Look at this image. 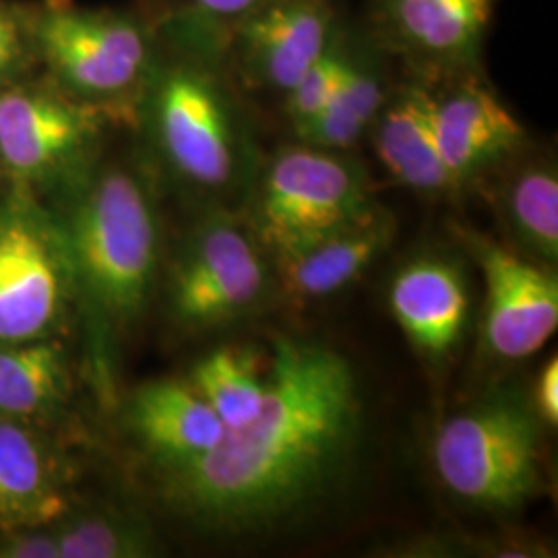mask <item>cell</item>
Returning a JSON list of instances; mask_svg holds the SVG:
<instances>
[{
    "label": "cell",
    "mask_w": 558,
    "mask_h": 558,
    "mask_svg": "<svg viewBox=\"0 0 558 558\" xmlns=\"http://www.w3.org/2000/svg\"><path fill=\"white\" fill-rule=\"evenodd\" d=\"M23 54L25 41L20 21L0 2V83L15 75Z\"/></svg>",
    "instance_id": "27"
},
{
    "label": "cell",
    "mask_w": 558,
    "mask_h": 558,
    "mask_svg": "<svg viewBox=\"0 0 558 558\" xmlns=\"http://www.w3.org/2000/svg\"><path fill=\"white\" fill-rule=\"evenodd\" d=\"M389 306L412 345L424 356L439 360L458 345L470 315V294L453 263L422 257L396 274Z\"/></svg>",
    "instance_id": "16"
},
{
    "label": "cell",
    "mask_w": 558,
    "mask_h": 558,
    "mask_svg": "<svg viewBox=\"0 0 558 558\" xmlns=\"http://www.w3.org/2000/svg\"><path fill=\"white\" fill-rule=\"evenodd\" d=\"M57 536L59 558H141L154 555V534L131 518H85Z\"/></svg>",
    "instance_id": "24"
},
{
    "label": "cell",
    "mask_w": 558,
    "mask_h": 558,
    "mask_svg": "<svg viewBox=\"0 0 558 558\" xmlns=\"http://www.w3.org/2000/svg\"><path fill=\"white\" fill-rule=\"evenodd\" d=\"M158 218L135 174L108 170L89 184L66 240L73 271L101 315L137 319L158 274Z\"/></svg>",
    "instance_id": "3"
},
{
    "label": "cell",
    "mask_w": 558,
    "mask_h": 558,
    "mask_svg": "<svg viewBox=\"0 0 558 558\" xmlns=\"http://www.w3.org/2000/svg\"><path fill=\"white\" fill-rule=\"evenodd\" d=\"M0 558H59L57 536L40 530L11 532L0 544Z\"/></svg>",
    "instance_id": "26"
},
{
    "label": "cell",
    "mask_w": 558,
    "mask_h": 558,
    "mask_svg": "<svg viewBox=\"0 0 558 558\" xmlns=\"http://www.w3.org/2000/svg\"><path fill=\"white\" fill-rule=\"evenodd\" d=\"M251 228L226 214L201 223L182 253L172 288V315L184 327L236 319L269 292L271 278Z\"/></svg>",
    "instance_id": "8"
},
{
    "label": "cell",
    "mask_w": 558,
    "mask_h": 558,
    "mask_svg": "<svg viewBox=\"0 0 558 558\" xmlns=\"http://www.w3.org/2000/svg\"><path fill=\"white\" fill-rule=\"evenodd\" d=\"M246 203V226L276 255L359 218L377 199L364 163L350 151L296 141L260 160Z\"/></svg>",
    "instance_id": "5"
},
{
    "label": "cell",
    "mask_w": 558,
    "mask_h": 558,
    "mask_svg": "<svg viewBox=\"0 0 558 558\" xmlns=\"http://www.w3.org/2000/svg\"><path fill=\"white\" fill-rule=\"evenodd\" d=\"M69 246L34 201L21 193L0 205V345L41 339L64 300Z\"/></svg>",
    "instance_id": "7"
},
{
    "label": "cell",
    "mask_w": 558,
    "mask_h": 558,
    "mask_svg": "<svg viewBox=\"0 0 558 558\" xmlns=\"http://www.w3.org/2000/svg\"><path fill=\"white\" fill-rule=\"evenodd\" d=\"M430 87L440 156L459 189L478 184L527 145L523 124L499 100L484 71Z\"/></svg>",
    "instance_id": "12"
},
{
    "label": "cell",
    "mask_w": 558,
    "mask_h": 558,
    "mask_svg": "<svg viewBox=\"0 0 558 558\" xmlns=\"http://www.w3.org/2000/svg\"><path fill=\"white\" fill-rule=\"evenodd\" d=\"M352 52V25L341 21L338 34L319 60L300 77L299 83L281 98L283 117L292 131H299L315 119L333 100Z\"/></svg>",
    "instance_id": "25"
},
{
    "label": "cell",
    "mask_w": 558,
    "mask_h": 558,
    "mask_svg": "<svg viewBox=\"0 0 558 558\" xmlns=\"http://www.w3.org/2000/svg\"><path fill=\"white\" fill-rule=\"evenodd\" d=\"M538 418L546 426H557L558 422V359L553 356L539 371L534 401H532Z\"/></svg>",
    "instance_id": "28"
},
{
    "label": "cell",
    "mask_w": 558,
    "mask_h": 558,
    "mask_svg": "<svg viewBox=\"0 0 558 558\" xmlns=\"http://www.w3.org/2000/svg\"><path fill=\"white\" fill-rule=\"evenodd\" d=\"M66 385L59 343L32 339L0 345V414L38 416L50 412L64 398Z\"/></svg>",
    "instance_id": "21"
},
{
    "label": "cell",
    "mask_w": 558,
    "mask_h": 558,
    "mask_svg": "<svg viewBox=\"0 0 558 558\" xmlns=\"http://www.w3.org/2000/svg\"><path fill=\"white\" fill-rule=\"evenodd\" d=\"M163 20L174 48L209 59L223 57L226 41L242 21L269 0H166Z\"/></svg>",
    "instance_id": "23"
},
{
    "label": "cell",
    "mask_w": 558,
    "mask_h": 558,
    "mask_svg": "<svg viewBox=\"0 0 558 558\" xmlns=\"http://www.w3.org/2000/svg\"><path fill=\"white\" fill-rule=\"evenodd\" d=\"M497 0H373V36L420 80L484 71L482 50Z\"/></svg>",
    "instance_id": "9"
},
{
    "label": "cell",
    "mask_w": 558,
    "mask_h": 558,
    "mask_svg": "<svg viewBox=\"0 0 558 558\" xmlns=\"http://www.w3.org/2000/svg\"><path fill=\"white\" fill-rule=\"evenodd\" d=\"M34 38L57 80L101 112L143 96L160 60L156 34L143 21L73 0H50L38 13Z\"/></svg>",
    "instance_id": "6"
},
{
    "label": "cell",
    "mask_w": 558,
    "mask_h": 558,
    "mask_svg": "<svg viewBox=\"0 0 558 558\" xmlns=\"http://www.w3.org/2000/svg\"><path fill=\"white\" fill-rule=\"evenodd\" d=\"M174 50L179 57L158 60L143 94L161 156L201 191L246 195L260 158L239 87L220 60Z\"/></svg>",
    "instance_id": "2"
},
{
    "label": "cell",
    "mask_w": 558,
    "mask_h": 558,
    "mask_svg": "<svg viewBox=\"0 0 558 558\" xmlns=\"http://www.w3.org/2000/svg\"><path fill=\"white\" fill-rule=\"evenodd\" d=\"M129 422L141 442L166 468L207 453L226 433L199 391L191 383L174 379L143 385L131 399Z\"/></svg>",
    "instance_id": "19"
},
{
    "label": "cell",
    "mask_w": 558,
    "mask_h": 558,
    "mask_svg": "<svg viewBox=\"0 0 558 558\" xmlns=\"http://www.w3.org/2000/svg\"><path fill=\"white\" fill-rule=\"evenodd\" d=\"M100 108L50 92L0 96V160L20 180H40L71 166L96 140Z\"/></svg>",
    "instance_id": "13"
},
{
    "label": "cell",
    "mask_w": 558,
    "mask_h": 558,
    "mask_svg": "<svg viewBox=\"0 0 558 558\" xmlns=\"http://www.w3.org/2000/svg\"><path fill=\"white\" fill-rule=\"evenodd\" d=\"M189 383L211 405L226 430L257 416L269 385L253 354L240 348H218L203 356Z\"/></svg>",
    "instance_id": "22"
},
{
    "label": "cell",
    "mask_w": 558,
    "mask_h": 558,
    "mask_svg": "<svg viewBox=\"0 0 558 558\" xmlns=\"http://www.w3.org/2000/svg\"><path fill=\"white\" fill-rule=\"evenodd\" d=\"M433 465L459 500L513 511L534 499L542 478V420L519 391H497L437 428Z\"/></svg>",
    "instance_id": "4"
},
{
    "label": "cell",
    "mask_w": 558,
    "mask_h": 558,
    "mask_svg": "<svg viewBox=\"0 0 558 558\" xmlns=\"http://www.w3.org/2000/svg\"><path fill=\"white\" fill-rule=\"evenodd\" d=\"M255 418L170 470L168 500L221 532L290 518L333 484L356 447L360 387L350 360L319 341L276 338Z\"/></svg>",
    "instance_id": "1"
},
{
    "label": "cell",
    "mask_w": 558,
    "mask_h": 558,
    "mask_svg": "<svg viewBox=\"0 0 558 558\" xmlns=\"http://www.w3.org/2000/svg\"><path fill=\"white\" fill-rule=\"evenodd\" d=\"M459 236L486 281L482 336L497 359L523 360L539 352L558 327L555 267L461 228Z\"/></svg>",
    "instance_id": "11"
},
{
    "label": "cell",
    "mask_w": 558,
    "mask_h": 558,
    "mask_svg": "<svg viewBox=\"0 0 558 558\" xmlns=\"http://www.w3.org/2000/svg\"><path fill=\"white\" fill-rule=\"evenodd\" d=\"M69 500L29 430L0 420V525L7 532L44 530L62 518Z\"/></svg>",
    "instance_id": "20"
},
{
    "label": "cell",
    "mask_w": 558,
    "mask_h": 558,
    "mask_svg": "<svg viewBox=\"0 0 558 558\" xmlns=\"http://www.w3.org/2000/svg\"><path fill=\"white\" fill-rule=\"evenodd\" d=\"M490 186V199L507 232L523 255L555 267L558 259V170L548 151L530 143L500 163L478 184Z\"/></svg>",
    "instance_id": "18"
},
{
    "label": "cell",
    "mask_w": 558,
    "mask_h": 558,
    "mask_svg": "<svg viewBox=\"0 0 558 558\" xmlns=\"http://www.w3.org/2000/svg\"><path fill=\"white\" fill-rule=\"evenodd\" d=\"M336 0H269L230 34L221 64L240 89L286 96L336 38Z\"/></svg>",
    "instance_id": "10"
},
{
    "label": "cell",
    "mask_w": 558,
    "mask_h": 558,
    "mask_svg": "<svg viewBox=\"0 0 558 558\" xmlns=\"http://www.w3.org/2000/svg\"><path fill=\"white\" fill-rule=\"evenodd\" d=\"M396 62L366 23L352 25V52L338 92L323 112L294 131L296 141L352 151L368 135L371 124L398 83L391 69Z\"/></svg>",
    "instance_id": "17"
},
{
    "label": "cell",
    "mask_w": 558,
    "mask_h": 558,
    "mask_svg": "<svg viewBox=\"0 0 558 558\" xmlns=\"http://www.w3.org/2000/svg\"><path fill=\"white\" fill-rule=\"evenodd\" d=\"M393 236L396 218L377 203L354 220L276 253L281 286L299 302L331 296L379 259Z\"/></svg>",
    "instance_id": "15"
},
{
    "label": "cell",
    "mask_w": 558,
    "mask_h": 558,
    "mask_svg": "<svg viewBox=\"0 0 558 558\" xmlns=\"http://www.w3.org/2000/svg\"><path fill=\"white\" fill-rule=\"evenodd\" d=\"M368 135L383 168L401 186L426 197L461 191L440 156L428 81L405 73L393 85Z\"/></svg>",
    "instance_id": "14"
}]
</instances>
